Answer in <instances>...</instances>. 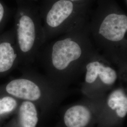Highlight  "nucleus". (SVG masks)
I'll return each mask as SVG.
<instances>
[{
  "label": "nucleus",
  "mask_w": 127,
  "mask_h": 127,
  "mask_svg": "<svg viewBox=\"0 0 127 127\" xmlns=\"http://www.w3.org/2000/svg\"><path fill=\"white\" fill-rule=\"evenodd\" d=\"M68 93V88L27 69L23 70L20 76L0 85V94L32 102L44 114L56 108Z\"/></svg>",
  "instance_id": "3"
},
{
  "label": "nucleus",
  "mask_w": 127,
  "mask_h": 127,
  "mask_svg": "<svg viewBox=\"0 0 127 127\" xmlns=\"http://www.w3.org/2000/svg\"><path fill=\"white\" fill-rule=\"evenodd\" d=\"M127 115V89L122 83L105 95L96 127H122Z\"/></svg>",
  "instance_id": "8"
},
{
  "label": "nucleus",
  "mask_w": 127,
  "mask_h": 127,
  "mask_svg": "<svg viewBox=\"0 0 127 127\" xmlns=\"http://www.w3.org/2000/svg\"><path fill=\"white\" fill-rule=\"evenodd\" d=\"M89 27L96 50L117 67L119 81L126 82V13L115 0H97V7L89 18Z\"/></svg>",
  "instance_id": "2"
},
{
  "label": "nucleus",
  "mask_w": 127,
  "mask_h": 127,
  "mask_svg": "<svg viewBox=\"0 0 127 127\" xmlns=\"http://www.w3.org/2000/svg\"><path fill=\"white\" fill-rule=\"evenodd\" d=\"M89 18L39 51L46 76L60 86L68 88L83 73L87 61L96 51L91 40Z\"/></svg>",
  "instance_id": "1"
},
{
  "label": "nucleus",
  "mask_w": 127,
  "mask_h": 127,
  "mask_svg": "<svg viewBox=\"0 0 127 127\" xmlns=\"http://www.w3.org/2000/svg\"><path fill=\"white\" fill-rule=\"evenodd\" d=\"M13 29L20 64L28 66L46 43L39 6L34 0H17Z\"/></svg>",
  "instance_id": "4"
},
{
  "label": "nucleus",
  "mask_w": 127,
  "mask_h": 127,
  "mask_svg": "<svg viewBox=\"0 0 127 127\" xmlns=\"http://www.w3.org/2000/svg\"><path fill=\"white\" fill-rule=\"evenodd\" d=\"M20 64L12 28L0 33V78L8 74Z\"/></svg>",
  "instance_id": "9"
},
{
  "label": "nucleus",
  "mask_w": 127,
  "mask_h": 127,
  "mask_svg": "<svg viewBox=\"0 0 127 127\" xmlns=\"http://www.w3.org/2000/svg\"><path fill=\"white\" fill-rule=\"evenodd\" d=\"M114 64L96 50L85 64L84 74L81 91L85 96L97 98L104 96L112 90L119 76Z\"/></svg>",
  "instance_id": "6"
},
{
  "label": "nucleus",
  "mask_w": 127,
  "mask_h": 127,
  "mask_svg": "<svg viewBox=\"0 0 127 127\" xmlns=\"http://www.w3.org/2000/svg\"><path fill=\"white\" fill-rule=\"evenodd\" d=\"M21 101L11 95L0 94V123L16 113Z\"/></svg>",
  "instance_id": "11"
},
{
  "label": "nucleus",
  "mask_w": 127,
  "mask_h": 127,
  "mask_svg": "<svg viewBox=\"0 0 127 127\" xmlns=\"http://www.w3.org/2000/svg\"><path fill=\"white\" fill-rule=\"evenodd\" d=\"M9 12L6 6L0 0V33L6 26L9 18Z\"/></svg>",
  "instance_id": "12"
},
{
  "label": "nucleus",
  "mask_w": 127,
  "mask_h": 127,
  "mask_svg": "<svg viewBox=\"0 0 127 127\" xmlns=\"http://www.w3.org/2000/svg\"><path fill=\"white\" fill-rule=\"evenodd\" d=\"M105 95L97 98L84 96L82 100L67 106L61 116L60 127H95Z\"/></svg>",
  "instance_id": "7"
},
{
  "label": "nucleus",
  "mask_w": 127,
  "mask_h": 127,
  "mask_svg": "<svg viewBox=\"0 0 127 127\" xmlns=\"http://www.w3.org/2000/svg\"><path fill=\"white\" fill-rule=\"evenodd\" d=\"M14 116L3 127H36L39 122L38 108L32 102L21 100Z\"/></svg>",
  "instance_id": "10"
},
{
  "label": "nucleus",
  "mask_w": 127,
  "mask_h": 127,
  "mask_svg": "<svg viewBox=\"0 0 127 127\" xmlns=\"http://www.w3.org/2000/svg\"><path fill=\"white\" fill-rule=\"evenodd\" d=\"M74 2L81 4L88 5L91 6V3L94 0H68Z\"/></svg>",
  "instance_id": "13"
},
{
  "label": "nucleus",
  "mask_w": 127,
  "mask_h": 127,
  "mask_svg": "<svg viewBox=\"0 0 127 127\" xmlns=\"http://www.w3.org/2000/svg\"><path fill=\"white\" fill-rule=\"evenodd\" d=\"M90 6L68 0H44L39 10L46 42L90 18Z\"/></svg>",
  "instance_id": "5"
},
{
  "label": "nucleus",
  "mask_w": 127,
  "mask_h": 127,
  "mask_svg": "<svg viewBox=\"0 0 127 127\" xmlns=\"http://www.w3.org/2000/svg\"><path fill=\"white\" fill-rule=\"evenodd\" d=\"M124 1H125V2H126V3L127 4V0H124Z\"/></svg>",
  "instance_id": "14"
}]
</instances>
